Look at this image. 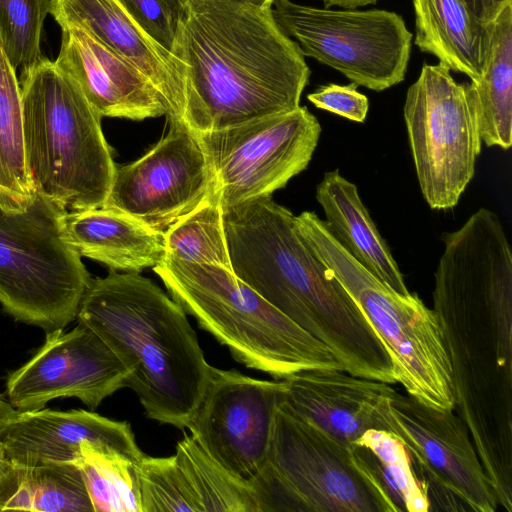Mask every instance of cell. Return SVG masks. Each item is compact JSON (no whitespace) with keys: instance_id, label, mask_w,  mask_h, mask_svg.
<instances>
[{"instance_id":"obj_1","label":"cell","mask_w":512,"mask_h":512,"mask_svg":"<svg viewBox=\"0 0 512 512\" xmlns=\"http://www.w3.org/2000/svg\"><path fill=\"white\" fill-rule=\"evenodd\" d=\"M433 308L454 411L468 428L498 506L512 511V250L497 213L474 212L441 237Z\"/></svg>"},{"instance_id":"obj_2","label":"cell","mask_w":512,"mask_h":512,"mask_svg":"<svg viewBox=\"0 0 512 512\" xmlns=\"http://www.w3.org/2000/svg\"><path fill=\"white\" fill-rule=\"evenodd\" d=\"M271 9L242 0H184L172 54L184 67V123L194 132L300 106L310 69Z\"/></svg>"},{"instance_id":"obj_3","label":"cell","mask_w":512,"mask_h":512,"mask_svg":"<svg viewBox=\"0 0 512 512\" xmlns=\"http://www.w3.org/2000/svg\"><path fill=\"white\" fill-rule=\"evenodd\" d=\"M294 218L272 196L224 208L233 273L323 343L344 371L397 383L387 348L356 302L299 235Z\"/></svg>"},{"instance_id":"obj_4","label":"cell","mask_w":512,"mask_h":512,"mask_svg":"<svg viewBox=\"0 0 512 512\" xmlns=\"http://www.w3.org/2000/svg\"><path fill=\"white\" fill-rule=\"evenodd\" d=\"M78 322L94 330L127 368L125 387L147 418L185 429L210 365L184 309L140 273L91 278Z\"/></svg>"},{"instance_id":"obj_5","label":"cell","mask_w":512,"mask_h":512,"mask_svg":"<svg viewBox=\"0 0 512 512\" xmlns=\"http://www.w3.org/2000/svg\"><path fill=\"white\" fill-rule=\"evenodd\" d=\"M19 84L26 162L36 192L64 212L102 207L116 168L102 117L45 56L21 70Z\"/></svg>"},{"instance_id":"obj_6","label":"cell","mask_w":512,"mask_h":512,"mask_svg":"<svg viewBox=\"0 0 512 512\" xmlns=\"http://www.w3.org/2000/svg\"><path fill=\"white\" fill-rule=\"evenodd\" d=\"M167 291L234 359L274 379L342 369L332 352L270 305L232 270L164 259L152 268Z\"/></svg>"},{"instance_id":"obj_7","label":"cell","mask_w":512,"mask_h":512,"mask_svg":"<svg viewBox=\"0 0 512 512\" xmlns=\"http://www.w3.org/2000/svg\"><path fill=\"white\" fill-rule=\"evenodd\" d=\"M294 223L376 331L407 394L426 405L454 410L450 366L432 309L417 294L401 295L365 268L316 213L304 211Z\"/></svg>"},{"instance_id":"obj_8","label":"cell","mask_w":512,"mask_h":512,"mask_svg":"<svg viewBox=\"0 0 512 512\" xmlns=\"http://www.w3.org/2000/svg\"><path fill=\"white\" fill-rule=\"evenodd\" d=\"M261 512H395L386 493L354 450L282 401L267 461L251 482Z\"/></svg>"},{"instance_id":"obj_9","label":"cell","mask_w":512,"mask_h":512,"mask_svg":"<svg viewBox=\"0 0 512 512\" xmlns=\"http://www.w3.org/2000/svg\"><path fill=\"white\" fill-rule=\"evenodd\" d=\"M64 211L37 193L24 212L0 206V304L45 333L77 319L91 276L67 243Z\"/></svg>"},{"instance_id":"obj_10","label":"cell","mask_w":512,"mask_h":512,"mask_svg":"<svg viewBox=\"0 0 512 512\" xmlns=\"http://www.w3.org/2000/svg\"><path fill=\"white\" fill-rule=\"evenodd\" d=\"M404 121L421 193L430 208L455 207L481 152L471 83H457L441 63L424 64L409 87Z\"/></svg>"},{"instance_id":"obj_11","label":"cell","mask_w":512,"mask_h":512,"mask_svg":"<svg viewBox=\"0 0 512 512\" xmlns=\"http://www.w3.org/2000/svg\"><path fill=\"white\" fill-rule=\"evenodd\" d=\"M273 18L304 56L343 74L356 86L383 91L405 78L412 33L395 12L316 8L274 0Z\"/></svg>"},{"instance_id":"obj_12","label":"cell","mask_w":512,"mask_h":512,"mask_svg":"<svg viewBox=\"0 0 512 512\" xmlns=\"http://www.w3.org/2000/svg\"><path fill=\"white\" fill-rule=\"evenodd\" d=\"M380 429L404 444L429 502V511L495 512L498 502L468 428L439 409L396 390L378 410Z\"/></svg>"},{"instance_id":"obj_13","label":"cell","mask_w":512,"mask_h":512,"mask_svg":"<svg viewBox=\"0 0 512 512\" xmlns=\"http://www.w3.org/2000/svg\"><path fill=\"white\" fill-rule=\"evenodd\" d=\"M224 208L272 196L309 165L321 125L305 106L198 133Z\"/></svg>"},{"instance_id":"obj_14","label":"cell","mask_w":512,"mask_h":512,"mask_svg":"<svg viewBox=\"0 0 512 512\" xmlns=\"http://www.w3.org/2000/svg\"><path fill=\"white\" fill-rule=\"evenodd\" d=\"M285 393L283 379H255L210 365L187 428L219 464L251 483L266 465L274 416Z\"/></svg>"},{"instance_id":"obj_15","label":"cell","mask_w":512,"mask_h":512,"mask_svg":"<svg viewBox=\"0 0 512 512\" xmlns=\"http://www.w3.org/2000/svg\"><path fill=\"white\" fill-rule=\"evenodd\" d=\"M211 190V169L199 134L173 121L167 134L143 156L116 165L102 207L164 232Z\"/></svg>"},{"instance_id":"obj_16","label":"cell","mask_w":512,"mask_h":512,"mask_svg":"<svg viewBox=\"0 0 512 512\" xmlns=\"http://www.w3.org/2000/svg\"><path fill=\"white\" fill-rule=\"evenodd\" d=\"M129 375L120 359L90 327L78 322L46 333L45 342L6 381L8 402L18 411L42 409L60 397H76L92 410L122 387Z\"/></svg>"},{"instance_id":"obj_17","label":"cell","mask_w":512,"mask_h":512,"mask_svg":"<svg viewBox=\"0 0 512 512\" xmlns=\"http://www.w3.org/2000/svg\"><path fill=\"white\" fill-rule=\"evenodd\" d=\"M49 14L60 28L81 27L136 66L159 92L169 122L185 125L183 64L148 36L118 0H51Z\"/></svg>"},{"instance_id":"obj_18","label":"cell","mask_w":512,"mask_h":512,"mask_svg":"<svg viewBox=\"0 0 512 512\" xmlns=\"http://www.w3.org/2000/svg\"><path fill=\"white\" fill-rule=\"evenodd\" d=\"M55 62L101 117L141 121L167 115L148 77L81 27L61 28Z\"/></svg>"},{"instance_id":"obj_19","label":"cell","mask_w":512,"mask_h":512,"mask_svg":"<svg viewBox=\"0 0 512 512\" xmlns=\"http://www.w3.org/2000/svg\"><path fill=\"white\" fill-rule=\"evenodd\" d=\"M82 442L114 450L136 464L144 455L127 421L86 410L18 411L0 432V444L8 459L24 466L74 462Z\"/></svg>"},{"instance_id":"obj_20","label":"cell","mask_w":512,"mask_h":512,"mask_svg":"<svg viewBox=\"0 0 512 512\" xmlns=\"http://www.w3.org/2000/svg\"><path fill=\"white\" fill-rule=\"evenodd\" d=\"M283 380L284 401L294 413L349 444L380 429L378 410L395 391L342 369L302 370Z\"/></svg>"},{"instance_id":"obj_21","label":"cell","mask_w":512,"mask_h":512,"mask_svg":"<svg viewBox=\"0 0 512 512\" xmlns=\"http://www.w3.org/2000/svg\"><path fill=\"white\" fill-rule=\"evenodd\" d=\"M64 237L80 256L110 271L140 273L165 259L164 232L117 210L99 207L65 212Z\"/></svg>"},{"instance_id":"obj_22","label":"cell","mask_w":512,"mask_h":512,"mask_svg":"<svg viewBox=\"0 0 512 512\" xmlns=\"http://www.w3.org/2000/svg\"><path fill=\"white\" fill-rule=\"evenodd\" d=\"M324 222L338 242L365 268L401 295H409L403 275L361 200L357 186L339 169L327 171L316 187Z\"/></svg>"},{"instance_id":"obj_23","label":"cell","mask_w":512,"mask_h":512,"mask_svg":"<svg viewBox=\"0 0 512 512\" xmlns=\"http://www.w3.org/2000/svg\"><path fill=\"white\" fill-rule=\"evenodd\" d=\"M412 2L418 48L434 55L450 71L477 82L484 71L488 25L475 17L464 0Z\"/></svg>"},{"instance_id":"obj_24","label":"cell","mask_w":512,"mask_h":512,"mask_svg":"<svg viewBox=\"0 0 512 512\" xmlns=\"http://www.w3.org/2000/svg\"><path fill=\"white\" fill-rule=\"evenodd\" d=\"M482 77L473 88L482 142L508 150L512 145V4L488 24Z\"/></svg>"},{"instance_id":"obj_25","label":"cell","mask_w":512,"mask_h":512,"mask_svg":"<svg viewBox=\"0 0 512 512\" xmlns=\"http://www.w3.org/2000/svg\"><path fill=\"white\" fill-rule=\"evenodd\" d=\"M94 512L75 462L11 463L0 481V511Z\"/></svg>"},{"instance_id":"obj_26","label":"cell","mask_w":512,"mask_h":512,"mask_svg":"<svg viewBox=\"0 0 512 512\" xmlns=\"http://www.w3.org/2000/svg\"><path fill=\"white\" fill-rule=\"evenodd\" d=\"M36 196L26 162L20 84L0 46V206L21 213Z\"/></svg>"},{"instance_id":"obj_27","label":"cell","mask_w":512,"mask_h":512,"mask_svg":"<svg viewBox=\"0 0 512 512\" xmlns=\"http://www.w3.org/2000/svg\"><path fill=\"white\" fill-rule=\"evenodd\" d=\"M174 455L201 512H261L252 484L219 464L191 434L177 442Z\"/></svg>"},{"instance_id":"obj_28","label":"cell","mask_w":512,"mask_h":512,"mask_svg":"<svg viewBox=\"0 0 512 512\" xmlns=\"http://www.w3.org/2000/svg\"><path fill=\"white\" fill-rule=\"evenodd\" d=\"M391 501L395 512H428L429 502L400 439L383 429H369L354 443Z\"/></svg>"},{"instance_id":"obj_29","label":"cell","mask_w":512,"mask_h":512,"mask_svg":"<svg viewBox=\"0 0 512 512\" xmlns=\"http://www.w3.org/2000/svg\"><path fill=\"white\" fill-rule=\"evenodd\" d=\"M165 259L217 264L230 270L223 207L213 190L192 211L164 231Z\"/></svg>"},{"instance_id":"obj_30","label":"cell","mask_w":512,"mask_h":512,"mask_svg":"<svg viewBox=\"0 0 512 512\" xmlns=\"http://www.w3.org/2000/svg\"><path fill=\"white\" fill-rule=\"evenodd\" d=\"M94 512H142L137 464L120 453L82 442L74 461Z\"/></svg>"},{"instance_id":"obj_31","label":"cell","mask_w":512,"mask_h":512,"mask_svg":"<svg viewBox=\"0 0 512 512\" xmlns=\"http://www.w3.org/2000/svg\"><path fill=\"white\" fill-rule=\"evenodd\" d=\"M51 0H0V46L17 69L32 66L41 50L44 21Z\"/></svg>"},{"instance_id":"obj_32","label":"cell","mask_w":512,"mask_h":512,"mask_svg":"<svg viewBox=\"0 0 512 512\" xmlns=\"http://www.w3.org/2000/svg\"><path fill=\"white\" fill-rule=\"evenodd\" d=\"M142 512H201L175 455H143L137 464Z\"/></svg>"},{"instance_id":"obj_33","label":"cell","mask_w":512,"mask_h":512,"mask_svg":"<svg viewBox=\"0 0 512 512\" xmlns=\"http://www.w3.org/2000/svg\"><path fill=\"white\" fill-rule=\"evenodd\" d=\"M138 26L172 53L184 15V0H118Z\"/></svg>"},{"instance_id":"obj_34","label":"cell","mask_w":512,"mask_h":512,"mask_svg":"<svg viewBox=\"0 0 512 512\" xmlns=\"http://www.w3.org/2000/svg\"><path fill=\"white\" fill-rule=\"evenodd\" d=\"M308 100L317 108L337 114L351 121L363 123L369 110L368 98L349 85L327 84L308 94Z\"/></svg>"},{"instance_id":"obj_35","label":"cell","mask_w":512,"mask_h":512,"mask_svg":"<svg viewBox=\"0 0 512 512\" xmlns=\"http://www.w3.org/2000/svg\"><path fill=\"white\" fill-rule=\"evenodd\" d=\"M475 17L484 25L493 22L512 0H464Z\"/></svg>"},{"instance_id":"obj_36","label":"cell","mask_w":512,"mask_h":512,"mask_svg":"<svg viewBox=\"0 0 512 512\" xmlns=\"http://www.w3.org/2000/svg\"><path fill=\"white\" fill-rule=\"evenodd\" d=\"M16 410L3 395H0V432L16 417Z\"/></svg>"},{"instance_id":"obj_37","label":"cell","mask_w":512,"mask_h":512,"mask_svg":"<svg viewBox=\"0 0 512 512\" xmlns=\"http://www.w3.org/2000/svg\"><path fill=\"white\" fill-rule=\"evenodd\" d=\"M325 7L339 6L344 9H355L357 7L374 4L378 0H322Z\"/></svg>"},{"instance_id":"obj_38","label":"cell","mask_w":512,"mask_h":512,"mask_svg":"<svg viewBox=\"0 0 512 512\" xmlns=\"http://www.w3.org/2000/svg\"><path fill=\"white\" fill-rule=\"evenodd\" d=\"M11 466V461L6 456L1 444H0V481Z\"/></svg>"},{"instance_id":"obj_39","label":"cell","mask_w":512,"mask_h":512,"mask_svg":"<svg viewBox=\"0 0 512 512\" xmlns=\"http://www.w3.org/2000/svg\"><path fill=\"white\" fill-rule=\"evenodd\" d=\"M250 5L262 8V9H268L272 8L274 0H242Z\"/></svg>"}]
</instances>
